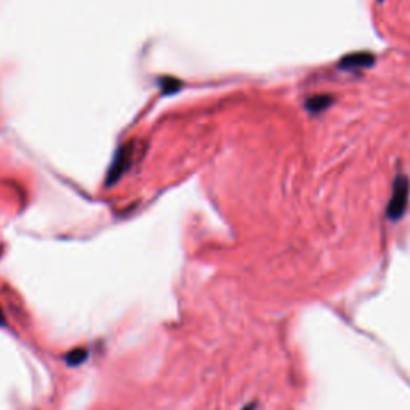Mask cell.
Masks as SVG:
<instances>
[{"instance_id":"cell-1","label":"cell","mask_w":410,"mask_h":410,"mask_svg":"<svg viewBox=\"0 0 410 410\" xmlns=\"http://www.w3.org/2000/svg\"><path fill=\"white\" fill-rule=\"evenodd\" d=\"M409 202V180L407 176L399 175L393 183V192L388 204V217L397 221L406 213Z\"/></svg>"},{"instance_id":"cell-2","label":"cell","mask_w":410,"mask_h":410,"mask_svg":"<svg viewBox=\"0 0 410 410\" xmlns=\"http://www.w3.org/2000/svg\"><path fill=\"white\" fill-rule=\"evenodd\" d=\"M132 153L133 149L132 146H123L117 151V154L114 155V160L107 170V176H106V186L109 188L121 180V176L126 174L128 167H130L132 162Z\"/></svg>"},{"instance_id":"cell-3","label":"cell","mask_w":410,"mask_h":410,"mask_svg":"<svg viewBox=\"0 0 410 410\" xmlns=\"http://www.w3.org/2000/svg\"><path fill=\"white\" fill-rule=\"evenodd\" d=\"M375 63V56L369 52H358V53H349V55L343 56L340 59V69L344 71H356V69H365L372 68Z\"/></svg>"},{"instance_id":"cell-4","label":"cell","mask_w":410,"mask_h":410,"mask_svg":"<svg viewBox=\"0 0 410 410\" xmlns=\"http://www.w3.org/2000/svg\"><path fill=\"white\" fill-rule=\"evenodd\" d=\"M333 98L331 95H316V96H311V98H308L305 106L306 109L312 112V114H319V112L326 111L328 106L332 105Z\"/></svg>"},{"instance_id":"cell-5","label":"cell","mask_w":410,"mask_h":410,"mask_svg":"<svg viewBox=\"0 0 410 410\" xmlns=\"http://www.w3.org/2000/svg\"><path fill=\"white\" fill-rule=\"evenodd\" d=\"M89 359V353L87 349H73L71 353L66 354V358H64V360H66V364L69 367H77L80 364H84L85 360Z\"/></svg>"},{"instance_id":"cell-6","label":"cell","mask_w":410,"mask_h":410,"mask_svg":"<svg viewBox=\"0 0 410 410\" xmlns=\"http://www.w3.org/2000/svg\"><path fill=\"white\" fill-rule=\"evenodd\" d=\"M160 85H162V90H164L165 95H172V93H176V91L180 90L181 82H178V80H175V79L167 77V79H162Z\"/></svg>"},{"instance_id":"cell-7","label":"cell","mask_w":410,"mask_h":410,"mask_svg":"<svg viewBox=\"0 0 410 410\" xmlns=\"http://www.w3.org/2000/svg\"><path fill=\"white\" fill-rule=\"evenodd\" d=\"M0 326H5V316H3L2 308H0Z\"/></svg>"},{"instance_id":"cell-8","label":"cell","mask_w":410,"mask_h":410,"mask_svg":"<svg viewBox=\"0 0 410 410\" xmlns=\"http://www.w3.org/2000/svg\"><path fill=\"white\" fill-rule=\"evenodd\" d=\"M244 410H253V406H249V407H245Z\"/></svg>"},{"instance_id":"cell-9","label":"cell","mask_w":410,"mask_h":410,"mask_svg":"<svg viewBox=\"0 0 410 410\" xmlns=\"http://www.w3.org/2000/svg\"><path fill=\"white\" fill-rule=\"evenodd\" d=\"M380 2H383V0H380Z\"/></svg>"}]
</instances>
